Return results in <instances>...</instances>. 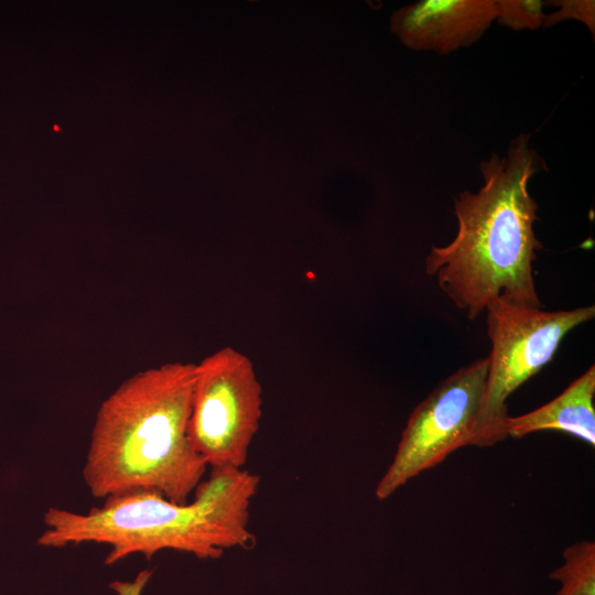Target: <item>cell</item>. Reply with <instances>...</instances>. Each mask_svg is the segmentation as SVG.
Returning <instances> with one entry per match:
<instances>
[{"instance_id":"cell-1","label":"cell","mask_w":595,"mask_h":595,"mask_svg":"<svg viewBox=\"0 0 595 595\" xmlns=\"http://www.w3.org/2000/svg\"><path fill=\"white\" fill-rule=\"evenodd\" d=\"M542 166L528 134L516 137L505 155L483 161V186L454 202V239L433 246L425 259L426 273L470 320L496 299L541 307L532 263L542 245L533 230L538 204L528 184Z\"/></svg>"},{"instance_id":"cell-2","label":"cell","mask_w":595,"mask_h":595,"mask_svg":"<svg viewBox=\"0 0 595 595\" xmlns=\"http://www.w3.org/2000/svg\"><path fill=\"white\" fill-rule=\"evenodd\" d=\"M195 364L171 361L126 379L100 404L83 478L96 498L147 489L188 502L207 464L188 436Z\"/></svg>"},{"instance_id":"cell-3","label":"cell","mask_w":595,"mask_h":595,"mask_svg":"<svg viewBox=\"0 0 595 595\" xmlns=\"http://www.w3.org/2000/svg\"><path fill=\"white\" fill-rule=\"evenodd\" d=\"M259 483L245 468L213 467L186 504L136 489L108 496L85 513L50 507L37 542L47 548L107 544L106 565L134 553L151 559L162 550L218 559L226 549L253 545L249 507Z\"/></svg>"},{"instance_id":"cell-4","label":"cell","mask_w":595,"mask_h":595,"mask_svg":"<svg viewBox=\"0 0 595 595\" xmlns=\"http://www.w3.org/2000/svg\"><path fill=\"white\" fill-rule=\"evenodd\" d=\"M486 312L491 351L472 442L478 447L507 437L508 397L552 360L571 329L594 317L595 306L545 312L496 299Z\"/></svg>"},{"instance_id":"cell-5","label":"cell","mask_w":595,"mask_h":595,"mask_svg":"<svg viewBox=\"0 0 595 595\" xmlns=\"http://www.w3.org/2000/svg\"><path fill=\"white\" fill-rule=\"evenodd\" d=\"M262 415L255 366L226 346L195 364L188 436L209 468H244Z\"/></svg>"},{"instance_id":"cell-6","label":"cell","mask_w":595,"mask_h":595,"mask_svg":"<svg viewBox=\"0 0 595 595\" xmlns=\"http://www.w3.org/2000/svg\"><path fill=\"white\" fill-rule=\"evenodd\" d=\"M477 359L441 381L411 412L375 496L385 500L454 451L472 445L488 371Z\"/></svg>"},{"instance_id":"cell-7","label":"cell","mask_w":595,"mask_h":595,"mask_svg":"<svg viewBox=\"0 0 595 595\" xmlns=\"http://www.w3.org/2000/svg\"><path fill=\"white\" fill-rule=\"evenodd\" d=\"M496 15V0H420L393 12L390 29L411 50L450 54L477 42Z\"/></svg>"},{"instance_id":"cell-8","label":"cell","mask_w":595,"mask_h":595,"mask_svg":"<svg viewBox=\"0 0 595 595\" xmlns=\"http://www.w3.org/2000/svg\"><path fill=\"white\" fill-rule=\"evenodd\" d=\"M595 368L591 366L556 398L518 416H508L506 434L515 439L541 431H558L595 445Z\"/></svg>"},{"instance_id":"cell-9","label":"cell","mask_w":595,"mask_h":595,"mask_svg":"<svg viewBox=\"0 0 595 595\" xmlns=\"http://www.w3.org/2000/svg\"><path fill=\"white\" fill-rule=\"evenodd\" d=\"M563 563L550 572L560 588L553 595H595V543L580 541L566 547Z\"/></svg>"},{"instance_id":"cell-10","label":"cell","mask_w":595,"mask_h":595,"mask_svg":"<svg viewBox=\"0 0 595 595\" xmlns=\"http://www.w3.org/2000/svg\"><path fill=\"white\" fill-rule=\"evenodd\" d=\"M496 22L513 31L542 26L545 2L541 0H496Z\"/></svg>"},{"instance_id":"cell-11","label":"cell","mask_w":595,"mask_h":595,"mask_svg":"<svg viewBox=\"0 0 595 595\" xmlns=\"http://www.w3.org/2000/svg\"><path fill=\"white\" fill-rule=\"evenodd\" d=\"M556 10L544 13L543 28L553 26L565 20H577L595 34V1L593 0H560L552 2Z\"/></svg>"},{"instance_id":"cell-12","label":"cell","mask_w":595,"mask_h":595,"mask_svg":"<svg viewBox=\"0 0 595 595\" xmlns=\"http://www.w3.org/2000/svg\"><path fill=\"white\" fill-rule=\"evenodd\" d=\"M151 574V571H142L133 583L115 582L110 586L119 595H140Z\"/></svg>"}]
</instances>
